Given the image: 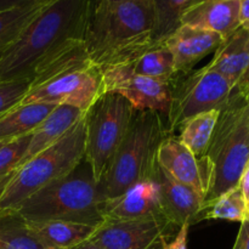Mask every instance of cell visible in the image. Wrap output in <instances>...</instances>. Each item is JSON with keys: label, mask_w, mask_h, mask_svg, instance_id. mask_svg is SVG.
<instances>
[{"label": "cell", "mask_w": 249, "mask_h": 249, "mask_svg": "<svg viewBox=\"0 0 249 249\" xmlns=\"http://www.w3.org/2000/svg\"><path fill=\"white\" fill-rule=\"evenodd\" d=\"M7 141H9V140H7ZM4 142H6V141H2V140H0V146H1L2 143H4Z\"/></svg>", "instance_id": "40"}, {"label": "cell", "mask_w": 249, "mask_h": 249, "mask_svg": "<svg viewBox=\"0 0 249 249\" xmlns=\"http://www.w3.org/2000/svg\"><path fill=\"white\" fill-rule=\"evenodd\" d=\"M207 179V207L240 185L249 160V104L233 89L230 100L219 112L212 140L201 157Z\"/></svg>", "instance_id": "4"}, {"label": "cell", "mask_w": 249, "mask_h": 249, "mask_svg": "<svg viewBox=\"0 0 249 249\" xmlns=\"http://www.w3.org/2000/svg\"><path fill=\"white\" fill-rule=\"evenodd\" d=\"M134 112L128 100L109 91L100 95L85 111L84 160L96 182L123 141Z\"/></svg>", "instance_id": "8"}, {"label": "cell", "mask_w": 249, "mask_h": 249, "mask_svg": "<svg viewBox=\"0 0 249 249\" xmlns=\"http://www.w3.org/2000/svg\"><path fill=\"white\" fill-rule=\"evenodd\" d=\"M182 75L177 74L173 79L169 109L165 114L169 135H174L185 122L197 114L223 109L235 89L228 78L207 66Z\"/></svg>", "instance_id": "9"}, {"label": "cell", "mask_w": 249, "mask_h": 249, "mask_svg": "<svg viewBox=\"0 0 249 249\" xmlns=\"http://www.w3.org/2000/svg\"><path fill=\"white\" fill-rule=\"evenodd\" d=\"M243 96H245L246 101H247V102H248V104H249V89L247 90V91H246V92H245V95H243Z\"/></svg>", "instance_id": "38"}, {"label": "cell", "mask_w": 249, "mask_h": 249, "mask_svg": "<svg viewBox=\"0 0 249 249\" xmlns=\"http://www.w3.org/2000/svg\"><path fill=\"white\" fill-rule=\"evenodd\" d=\"M232 249H249V213L241 223L240 231Z\"/></svg>", "instance_id": "30"}, {"label": "cell", "mask_w": 249, "mask_h": 249, "mask_svg": "<svg viewBox=\"0 0 249 249\" xmlns=\"http://www.w3.org/2000/svg\"><path fill=\"white\" fill-rule=\"evenodd\" d=\"M153 0L91 1L84 32L90 60L105 71L128 65L153 45Z\"/></svg>", "instance_id": "1"}, {"label": "cell", "mask_w": 249, "mask_h": 249, "mask_svg": "<svg viewBox=\"0 0 249 249\" xmlns=\"http://www.w3.org/2000/svg\"><path fill=\"white\" fill-rule=\"evenodd\" d=\"M240 24L249 31V0H240Z\"/></svg>", "instance_id": "31"}, {"label": "cell", "mask_w": 249, "mask_h": 249, "mask_svg": "<svg viewBox=\"0 0 249 249\" xmlns=\"http://www.w3.org/2000/svg\"><path fill=\"white\" fill-rule=\"evenodd\" d=\"M32 235L50 249H70L90 240L99 226L63 220H26Z\"/></svg>", "instance_id": "19"}, {"label": "cell", "mask_w": 249, "mask_h": 249, "mask_svg": "<svg viewBox=\"0 0 249 249\" xmlns=\"http://www.w3.org/2000/svg\"><path fill=\"white\" fill-rule=\"evenodd\" d=\"M223 41L219 34L181 24L163 44L172 53L177 74L191 72L198 61L214 53Z\"/></svg>", "instance_id": "15"}, {"label": "cell", "mask_w": 249, "mask_h": 249, "mask_svg": "<svg viewBox=\"0 0 249 249\" xmlns=\"http://www.w3.org/2000/svg\"><path fill=\"white\" fill-rule=\"evenodd\" d=\"M157 163L180 184L206 198L207 179L203 163L177 136L168 135L160 145Z\"/></svg>", "instance_id": "14"}, {"label": "cell", "mask_w": 249, "mask_h": 249, "mask_svg": "<svg viewBox=\"0 0 249 249\" xmlns=\"http://www.w3.org/2000/svg\"><path fill=\"white\" fill-rule=\"evenodd\" d=\"M165 245H167V240H163L162 242L158 243V246L155 249H165Z\"/></svg>", "instance_id": "37"}, {"label": "cell", "mask_w": 249, "mask_h": 249, "mask_svg": "<svg viewBox=\"0 0 249 249\" xmlns=\"http://www.w3.org/2000/svg\"><path fill=\"white\" fill-rule=\"evenodd\" d=\"M85 113L57 142L17 168L0 195V211L16 209L24 199L67 177L84 160Z\"/></svg>", "instance_id": "7"}, {"label": "cell", "mask_w": 249, "mask_h": 249, "mask_svg": "<svg viewBox=\"0 0 249 249\" xmlns=\"http://www.w3.org/2000/svg\"><path fill=\"white\" fill-rule=\"evenodd\" d=\"M70 249H104V248H101L99 245H96L95 242H92L91 240H88V241H85V242L80 243V245L75 246V247H72Z\"/></svg>", "instance_id": "35"}, {"label": "cell", "mask_w": 249, "mask_h": 249, "mask_svg": "<svg viewBox=\"0 0 249 249\" xmlns=\"http://www.w3.org/2000/svg\"><path fill=\"white\" fill-rule=\"evenodd\" d=\"M240 187L242 190V194L245 196L246 202H247V206L249 209V160L245 168V172H243L242 178L240 180Z\"/></svg>", "instance_id": "32"}, {"label": "cell", "mask_w": 249, "mask_h": 249, "mask_svg": "<svg viewBox=\"0 0 249 249\" xmlns=\"http://www.w3.org/2000/svg\"><path fill=\"white\" fill-rule=\"evenodd\" d=\"M92 1H121V0H92Z\"/></svg>", "instance_id": "39"}, {"label": "cell", "mask_w": 249, "mask_h": 249, "mask_svg": "<svg viewBox=\"0 0 249 249\" xmlns=\"http://www.w3.org/2000/svg\"><path fill=\"white\" fill-rule=\"evenodd\" d=\"M31 134L6 141L0 146V178L14 173L18 168L27 147H28Z\"/></svg>", "instance_id": "27"}, {"label": "cell", "mask_w": 249, "mask_h": 249, "mask_svg": "<svg viewBox=\"0 0 249 249\" xmlns=\"http://www.w3.org/2000/svg\"><path fill=\"white\" fill-rule=\"evenodd\" d=\"M191 226L184 225L179 229L175 237L170 242H167L165 249H187V235Z\"/></svg>", "instance_id": "29"}, {"label": "cell", "mask_w": 249, "mask_h": 249, "mask_svg": "<svg viewBox=\"0 0 249 249\" xmlns=\"http://www.w3.org/2000/svg\"><path fill=\"white\" fill-rule=\"evenodd\" d=\"M163 113L135 111L123 141L99 181V189L106 199L114 198L138 182L152 179L157 168V152L167 136Z\"/></svg>", "instance_id": "5"}, {"label": "cell", "mask_w": 249, "mask_h": 249, "mask_svg": "<svg viewBox=\"0 0 249 249\" xmlns=\"http://www.w3.org/2000/svg\"><path fill=\"white\" fill-rule=\"evenodd\" d=\"M85 112L77 107L60 105L56 107L31 133L28 147L18 167L31 160L39 152L57 142L75 123L82 119Z\"/></svg>", "instance_id": "17"}, {"label": "cell", "mask_w": 249, "mask_h": 249, "mask_svg": "<svg viewBox=\"0 0 249 249\" xmlns=\"http://www.w3.org/2000/svg\"><path fill=\"white\" fill-rule=\"evenodd\" d=\"M32 79L0 82V117L21 104L29 90Z\"/></svg>", "instance_id": "28"}, {"label": "cell", "mask_w": 249, "mask_h": 249, "mask_svg": "<svg viewBox=\"0 0 249 249\" xmlns=\"http://www.w3.org/2000/svg\"><path fill=\"white\" fill-rule=\"evenodd\" d=\"M174 228L165 218L105 220L90 240L104 249H155Z\"/></svg>", "instance_id": "11"}, {"label": "cell", "mask_w": 249, "mask_h": 249, "mask_svg": "<svg viewBox=\"0 0 249 249\" xmlns=\"http://www.w3.org/2000/svg\"><path fill=\"white\" fill-rule=\"evenodd\" d=\"M102 214L105 220L164 218L157 182L153 179L143 180L121 196L106 199L102 204Z\"/></svg>", "instance_id": "13"}, {"label": "cell", "mask_w": 249, "mask_h": 249, "mask_svg": "<svg viewBox=\"0 0 249 249\" xmlns=\"http://www.w3.org/2000/svg\"><path fill=\"white\" fill-rule=\"evenodd\" d=\"M53 0H36L0 11V56Z\"/></svg>", "instance_id": "21"}, {"label": "cell", "mask_w": 249, "mask_h": 249, "mask_svg": "<svg viewBox=\"0 0 249 249\" xmlns=\"http://www.w3.org/2000/svg\"><path fill=\"white\" fill-rule=\"evenodd\" d=\"M104 94L102 72L88 56L83 38L66 41L34 73L21 104L68 105L87 111Z\"/></svg>", "instance_id": "3"}, {"label": "cell", "mask_w": 249, "mask_h": 249, "mask_svg": "<svg viewBox=\"0 0 249 249\" xmlns=\"http://www.w3.org/2000/svg\"><path fill=\"white\" fill-rule=\"evenodd\" d=\"M92 0H53L0 56V82L32 79L66 41L84 38Z\"/></svg>", "instance_id": "2"}, {"label": "cell", "mask_w": 249, "mask_h": 249, "mask_svg": "<svg viewBox=\"0 0 249 249\" xmlns=\"http://www.w3.org/2000/svg\"><path fill=\"white\" fill-rule=\"evenodd\" d=\"M32 1H36V0H0V11H5V10L12 9V7L19 6V5Z\"/></svg>", "instance_id": "33"}, {"label": "cell", "mask_w": 249, "mask_h": 249, "mask_svg": "<svg viewBox=\"0 0 249 249\" xmlns=\"http://www.w3.org/2000/svg\"><path fill=\"white\" fill-rule=\"evenodd\" d=\"M152 179L160 187V207L164 218L175 228L192 226L203 219L204 199L196 191L180 184L157 165Z\"/></svg>", "instance_id": "12"}, {"label": "cell", "mask_w": 249, "mask_h": 249, "mask_svg": "<svg viewBox=\"0 0 249 249\" xmlns=\"http://www.w3.org/2000/svg\"><path fill=\"white\" fill-rule=\"evenodd\" d=\"M219 112L220 111H211L197 114L185 122L179 129L180 135L178 136V139L197 158L203 157L204 153L207 152L218 121Z\"/></svg>", "instance_id": "25"}, {"label": "cell", "mask_w": 249, "mask_h": 249, "mask_svg": "<svg viewBox=\"0 0 249 249\" xmlns=\"http://www.w3.org/2000/svg\"><path fill=\"white\" fill-rule=\"evenodd\" d=\"M181 24L228 38L240 24V0H203L185 12Z\"/></svg>", "instance_id": "16"}, {"label": "cell", "mask_w": 249, "mask_h": 249, "mask_svg": "<svg viewBox=\"0 0 249 249\" xmlns=\"http://www.w3.org/2000/svg\"><path fill=\"white\" fill-rule=\"evenodd\" d=\"M248 213L247 202L238 185L212 202L204 211L203 219H220L242 223Z\"/></svg>", "instance_id": "26"}, {"label": "cell", "mask_w": 249, "mask_h": 249, "mask_svg": "<svg viewBox=\"0 0 249 249\" xmlns=\"http://www.w3.org/2000/svg\"><path fill=\"white\" fill-rule=\"evenodd\" d=\"M56 107V105L43 102L17 105L0 117V140L7 141L28 135Z\"/></svg>", "instance_id": "20"}, {"label": "cell", "mask_w": 249, "mask_h": 249, "mask_svg": "<svg viewBox=\"0 0 249 249\" xmlns=\"http://www.w3.org/2000/svg\"><path fill=\"white\" fill-rule=\"evenodd\" d=\"M104 92H116L128 100L135 111H156L167 114L172 97V82L136 74L128 65L102 73Z\"/></svg>", "instance_id": "10"}, {"label": "cell", "mask_w": 249, "mask_h": 249, "mask_svg": "<svg viewBox=\"0 0 249 249\" xmlns=\"http://www.w3.org/2000/svg\"><path fill=\"white\" fill-rule=\"evenodd\" d=\"M11 175H12V173H11V174H10V175H7V177L0 178V195H1L2 190H4L5 185L7 184V181H9V179H10V178H11Z\"/></svg>", "instance_id": "36"}, {"label": "cell", "mask_w": 249, "mask_h": 249, "mask_svg": "<svg viewBox=\"0 0 249 249\" xmlns=\"http://www.w3.org/2000/svg\"><path fill=\"white\" fill-rule=\"evenodd\" d=\"M82 164V163H80ZM79 164V167H80ZM79 167L24 199L15 211L28 221L63 220L100 226L105 198L90 168Z\"/></svg>", "instance_id": "6"}, {"label": "cell", "mask_w": 249, "mask_h": 249, "mask_svg": "<svg viewBox=\"0 0 249 249\" xmlns=\"http://www.w3.org/2000/svg\"><path fill=\"white\" fill-rule=\"evenodd\" d=\"M235 89L237 90L238 92H241L242 95H245V92L249 89V62H248L247 70H246L245 74L242 75V78L240 79L238 84L236 85Z\"/></svg>", "instance_id": "34"}, {"label": "cell", "mask_w": 249, "mask_h": 249, "mask_svg": "<svg viewBox=\"0 0 249 249\" xmlns=\"http://www.w3.org/2000/svg\"><path fill=\"white\" fill-rule=\"evenodd\" d=\"M0 249H50L39 242L15 209L0 211Z\"/></svg>", "instance_id": "24"}, {"label": "cell", "mask_w": 249, "mask_h": 249, "mask_svg": "<svg viewBox=\"0 0 249 249\" xmlns=\"http://www.w3.org/2000/svg\"><path fill=\"white\" fill-rule=\"evenodd\" d=\"M134 73L153 79L172 82L177 77L174 58L164 44H153L130 63H128Z\"/></svg>", "instance_id": "22"}, {"label": "cell", "mask_w": 249, "mask_h": 249, "mask_svg": "<svg viewBox=\"0 0 249 249\" xmlns=\"http://www.w3.org/2000/svg\"><path fill=\"white\" fill-rule=\"evenodd\" d=\"M202 1L203 0H153V44H162L175 29L181 26V18L185 12Z\"/></svg>", "instance_id": "23"}, {"label": "cell", "mask_w": 249, "mask_h": 249, "mask_svg": "<svg viewBox=\"0 0 249 249\" xmlns=\"http://www.w3.org/2000/svg\"><path fill=\"white\" fill-rule=\"evenodd\" d=\"M248 62L249 31L240 27L231 36L223 39L207 68L228 78L236 88L247 70Z\"/></svg>", "instance_id": "18"}]
</instances>
